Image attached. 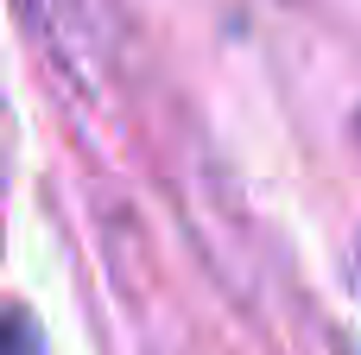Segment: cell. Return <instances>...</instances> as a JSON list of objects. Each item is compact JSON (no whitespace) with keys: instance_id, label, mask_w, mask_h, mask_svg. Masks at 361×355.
Here are the masks:
<instances>
[]
</instances>
